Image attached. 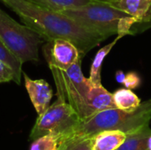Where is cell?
Wrapping results in <instances>:
<instances>
[{"label":"cell","mask_w":151,"mask_h":150,"mask_svg":"<svg viewBox=\"0 0 151 150\" xmlns=\"http://www.w3.org/2000/svg\"><path fill=\"white\" fill-rule=\"evenodd\" d=\"M2 2L44 41L50 42L58 38L70 41L78 48L82 57L105 40L62 12L41 8L27 0Z\"/></svg>","instance_id":"6da1fadb"},{"label":"cell","mask_w":151,"mask_h":150,"mask_svg":"<svg viewBox=\"0 0 151 150\" xmlns=\"http://www.w3.org/2000/svg\"><path fill=\"white\" fill-rule=\"evenodd\" d=\"M81 60L65 70L50 67L57 88V98L69 103L81 121L102 111L116 108L112 94L84 76Z\"/></svg>","instance_id":"7a4b0ae2"},{"label":"cell","mask_w":151,"mask_h":150,"mask_svg":"<svg viewBox=\"0 0 151 150\" xmlns=\"http://www.w3.org/2000/svg\"><path fill=\"white\" fill-rule=\"evenodd\" d=\"M150 120L151 99L142 103L132 112L117 108L104 110L80 121L71 131L61 135L59 147L83 139L92 138L96 133L105 130H119L127 134L132 133L150 126Z\"/></svg>","instance_id":"3957f363"},{"label":"cell","mask_w":151,"mask_h":150,"mask_svg":"<svg viewBox=\"0 0 151 150\" xmlns=\"http://www.w3.org/2000/svg\"><path fill=\"white\" fill-rule=\"evenodd\" d=\"M61 12L105 39L114 34L122 37L133 34L134 26L143 23L108 4L96 1Z\"/></svg>","instance_id":"277c9868"},{"label":"cell","mask_w":151,"mask_h":150,"mask_svg":"<svg viewBox=\"0 0 151 150\" xmlns=\"http://www.w3.org/2000/svg\"><path fill=\"white\" fill-rule=\"evenodd\" d=\"M0 39L21 61H38V46L43 39L27 26L14 20L0 8Z\"/></svg>","instance_id":"5b68a950"},{"label":"cell","mask_w":151,"mask_h":150,"mask_svg":"<svg viewBox=\"0 0 151 150\" xmlns=\"http://www.w3.org/2000/svg\"><path fill=\"white\" fill-rule=\"evenodd\" d=\"M80 121L72 106L62 99L57 98V101L50 105L44 112L38 115L31 130L29 140L34 141L49 133L64 135Z\"/></svg>","instance_id":"8992f818"},{"label":"cell","mask_w":151,"mask_h":150,"mask_svg":"<svg viewBox=\"0 0 151 150\" xmlns=\"http://www.w3.org/2000/svg\"><path fill=\"white\" fill-rule=\"evenodd\" d=\"M42 50L49 67L62 70L68 69L83 57L73 43L60 38L47 42Z\"/></svg>","instance_id":"52a82bcc"},{"label":"cell","mask_w":151,"mask_h":150,"mask_svg":"<svg viewBox=\"0 0 151 150\" xmlns=\"http://www.w3.org/2000/svg\"><path fill=\"white\" fill-rule=\"evenodd\" d=\"M23 75L25 88L31 103L37 114L40 115L50 106V103L53 96V91L50 84L44 80H32L26 73Z\"/></svg>","instance_id":"ba28073f"},{"label":"cell","mask_w":151,"mask_h":150,"mask_svg":"<svg viewBox=\"0 0 151 150\" xmlns=\"http://www.w3.org/2000/svg\"><path fill=\"white\" fill-rule=\"evenodd\" d=\"M108 4L143 23L151 22V0H107Z\"/></svg>","instance_id":"9c48e42d"},{"label":"cell","mask_w":151,"mask_h":150,"mask_svg":"<svg viewBox=\"0 0 151 150\" xmlns=\"http://www.w3.org/2000/svg\"><path fill=\"white\" fill-rule=\"evenodd\" d=\"M127 133L119 130H105L92 137V150H116L125 141Z\"/></svg>","instance_id":"30bf717a"},{"label":"cell","mask_w":151,"mask_h":150,"mask_svg":"<svg viewBox=\"0 0 151 150\" xmlns=\"http://www.w3.org/2000/svg\"><path fill=\"white\" fill-rule=\"evenodd\" d=\"M150 134V126L128 133L123 144L116 150H149V138Z\"/></svg>","instance_id":"8fae6325"},{"label":"cell","mask_w":151,"mask_h":150,"mask_svg":"<svg viewBox=\"0 0 151 150\" xmlns=\"http://www.w3.org/2000/svg\"><path fill=\"white\" fill-rule=\"evenodd\" d=\"M113 103L119 110L132 112L134 111L142 103L141 99L128 88H120L112 94Z\"/></svg>","instance_id":"7c38bea8"},{"label":"cell","mask_w":151,"mask_h":150,"mask_svg":"<svg viewBox=\"0 0 151 150\" xmlns=\"http://www.w3.org/2000/svg\"><path fill=\"white\" fill-rule=\"evenodd\" d=\"M122 36L120 35H117V38L111 42V43L104 46L103 48H101L97 53L96 54L92 65H91V68H90V74H89V80L96 86L102 85V80H101V69H102V65L104 63V58L106 57V56L111 52V50H112V48L115 46V44L118 42V41L119 39H121Z\"/></svg>","instance_id":"4fadbf2b"},{"label":"cell","mask_w":151,"mask_h":150,"mask_svg":"<svg viewBox=\"0 0 151 150\" xmlns=\"http://www.w3.org/2000/svg\"><path fill=\"white\" fill-rule=\"evenodd\" d=\"M28 2L46 10L61 12L88 4L93 0H27Z\"/></svg>","instance_id":"5bb4252c"},{"label":"cell","mask_w":151,"mask_h":150,"mask_svg":"<svg viewBox=\"0 0 151 150\" xmlns=\"http://www.w3.org/2000/svg\"><path fill=\"white\" fill-rule=\"evenodd\" d=\"M0 60L9 65L14 71L17 84H20V76L22 74V63L21 61L8 49V47L4 43V42L0 39Z\"/></svg>","instance_id":"9a60e30c"},{"label":"cell","mask_w":151,"mask_h":150,"mask_svg":"<svg viewBox=\"0 0 151 150\" xmlns=\"http://www.w3.org/2000/svg\"><path fill=\"white\" fill-rule=\"evenodd\" d=\"M61 135L49 133L33 141L30 150H58Z\"/></svg>","instance_id":"2e32d148"},{"label":"cell","mask_w":151,"mask_h":150,"mask_svg":"<svg viewBox=\"0 0 151 150\" xmlns=\"http://www.w3.org/2000/svg\"><path fill=\"white\" fill-rule=\"evenodd\" d=\"M58 150H92V138L73 141L59 147Z\"/></svg>","instance_id":"e0dca14e"},{"label":"cell","mask_w":151,"mask_h":150,"mask_svg":"<svg viewBox=\"0 0 151 150\" xmlns=\"http://www.w3.org/2000/svg\"><path fill=\"white\" fill-rule=\"evenodd\" d=\"M13 80L17 83V78L13 69L6 63L0 60V83Z\"/></svg>","instance_id":"ac0fdd59"},{"label":"cell","mask_w":151,"mask_h":150,"mask_svg":"<svg viewBox=\"0 0 151 150\" xmlns=\"http://www.w3.org/2000/svg\"><path fill=\"white\" fill-rule=\"evenodd\" d=\"M123 84L128 89H135L141 85V78L136 72H130L126 75L125 81Z\"/></svg>","instance_id":"d6986e66"},{"label":"cell","mask_w":151,"mask_h":150,"mask_svg":"<svg viewBox=\"0 0 151 150\" xmlns=\"http://www.w3.org/2000/svg\"><path fill=\"white\" fill-rule=\"evenodd\" d=\"M115 78H116V80H117L119 83L123 84V83H124V81H125L126 74H125L122 71H118V72H116Z\"/></svg>","instance_id":"ffe728a7"},{"label":"cell","mask_w":151,"mask_h":150,"mask_svg":"<svg viewBox=\"0 0 151 150\" xmlns=\"http://www.w3.org/2000/svg\"><path fill=\"white\" fill-rule=\"evenodd\" d=\"M149 150H151V134L149 138Z\"/></svg>","instance_id":"44dd1931"},{"label":"cell","mask_w":151,"mask_h":150,"mask_svg":"<svg viewBox=\"0 0 151 150\" xmlns=\"http://www.w3.org/2000/svg\"><path fill=\"white\" fill-rule=\"evenodd\" d=\"M93 1H96V2H106L107 0H93Z\"/></svg>","instance_id":"7402d4cb"},{"label":"cell","mask_w":151,"mask_h":150,"mask_svg":"<svg viewBox=\"0 0 151 150\" xmlns=\"http://www.w3.org/2000/svg\"><path fill=\"white\" fill-rule=\"evenodd\" d=\"M0 1H3V0H0Z\"/></svg>","instance_id":"603a6c76"}]
</instances>
